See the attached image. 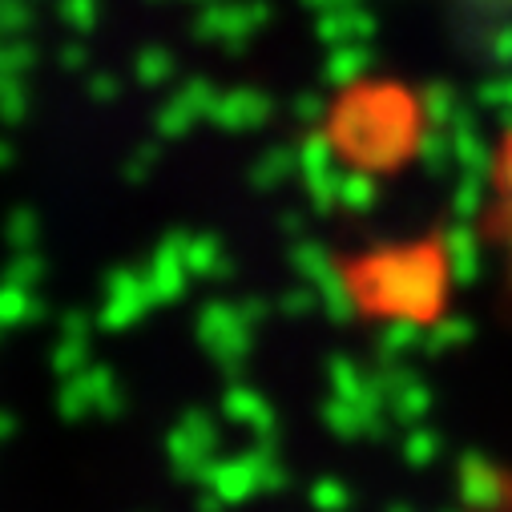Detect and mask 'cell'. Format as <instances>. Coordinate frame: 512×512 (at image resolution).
<instances>
[{
	"mask_svg": "<svg viewBox=\"0 0 512 512\" xmlns=\"http://www.w3.org/2000/svg\"><path fill=\"white\" fill-rule=\"evenodd\" d=\"M488 214H492V230H496V242L504 250V263H508V275H512V130L496 150Z\"/></svg>",
	"mask_w": 512,
	"mask_h": 512,
	"instance_id": "obj_1",
	"label": "cell"
}]
</instances>
